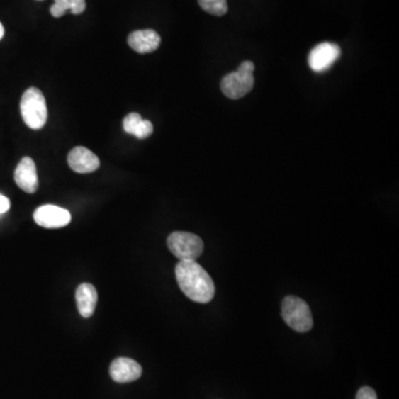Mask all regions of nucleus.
Segmentation results:
<instances>
[{
    "instance_id": "5",
    "label": "nucleus",
    "mask_w": 399,
    "mask_h": 399,
    "mask_svg": "<svg viewBox=\"0 0 399 399\" xmlns=\"http://www.w3.org/2000/svg\"><path fill=\"white\" fill-rule=\"evenodd\" d=\"M168 247L180 261H196L203 252L204 245L198 235L189 232H173L168 237Z\"/></svg>"
},
{
    "instance_id": "9",
    "label": "nucleus",
    "mask_w": 399,
    "mask_h": 399,
    "mask_svg": "<svg viewBox=\"0 0 399 399\" xmlns=\"http://www.w3.org/2000/svg\"><path fill=\"white\" fill-rule=\"evenodd\" d=\"M141 375H142V367L140 366V364L125 357L115 359L110 366V376L120 384L137 381L140 378Z\"/></svg>"
},
{
    "instance_id": "18",
    "label": "nucleus",
    "mask_w": 399,
    "mask_h": 399,
    "mask_svg": "<svg viewBox=\"0 0 399 399\" xmlns=\"http://www.w3.org/2000/svg\"><path fill=\"white\" fill-rule=\"evenodd\" d=\"M4 35H5V29H4V26L0 23V40L3 39Z\"/></svg>"
},
{
    "instance_id": "11",
    "label": "nucleus",
    "mask_w": 399,
    "mask_h": 399,
    "mask_svg": "<svg viewBox=\"0 0 399 399\" xmlns=\"http://www.w3.org/2000/svg\"><path fill=\"white\" fill-rule=\"evenodd\" d=\"M128 43L137 54H150L159 48L161 38L157 31L145 29L130 33Z\"/></svg>"
},
{
    "instance_id": "6",
    "label": "nucleus",
    "mask_w": 399,
    "mask_h": 399,
    "mask_svg": "<svg viewBox=\"0 0 399 399\" xmlns=\"http://www.w3.org/2000/svg\"><path fill=\"white\" fill-rule=\"evenodd\" d=\"M341 56V48L332 43H322L314 47L308 56V66L314 72H325Z\"/></svg>"
},
{
    "instance_id": "7",
    "label": "nucleus",
    "mask_w": 399,
    "mask_h": 399,
    "mask_svg": "<svg viewBox=\"0 0 399 399\" xmlns=\"http://www.w3.org/2000/svg\"><path fill=\"white\" fill-rule=\"evenodd\" d=\"M33 220L38 225L46 229H60L70 223L72 214L68 210L47 204L40 206L35 211Z\"/></svg>"
},
{
    "instance_id": "14",
    "label": "nucleus",
    "mask_w": 399,
    "mask_h": 399,
    "mask_svg": "<svg viewBox=\"0 0 399 399\" xmlns=\"http://www.w3.org/2000/svg\"><path fill=\"white\" fill-rule=\"evenodd\" d=\"M86 11V0H55L50 7V13L55 18H60L67 11L80 15Z\"/></svg>"
},
{
    "instance_id": "2",
    "label": "nucleus",
    "mask_w": 399,
    "mask_h": 399,
    "mask_svg": "<svg viewBox=\"0 0 399 399\" xmlns=\"http://www.w3.org/2000/svg\"><path fill=\"white\" fill-rule=\"evenodd\" d=\"M255 66L252 62H242L237 72L223 77L221 90L225 97L232 100L241 99L249 94L254 86Z\"/></svg>"
},
{
    "instance_id": "3",
    "label": "nucleus",
    "mask_w": 399,
    "mask_h": 399,
    "mask_svg": "<svg viewBox=\"0 0 399 399\" xmlns=\"http://www.w3.org/2000/svg\"><path fill=\"white\" fill-rule=\"evenodd\" d=\"M21 117L30 129L39 130L48 119L46 99L38 88H29L23 94L21 101Z\"/></svg>"
},
{
    "instance_id": "1",
    "label": "nucleus",
    "mask_w": 399,
    "mask_h": 399,
    "mask_svg": "<svg viewBox=\"0 0 399 399\" xmlns=\"http://www.w3.org/2000/svg\"><path fill=\"white\" fill-rule=\"evenodd\" d=\"M179 288L193 302H211L215 294V285L209 273L196 261H180L176 266Z\"/></svg>"
},
{
    "instance_id": "15",
    "label": "nucleus",
    "mask_w": 399,
    "mask_h": 399,
    "mask_svg": "<svg viewBox=\"0 0 399 399\" xmlns=\"http://www.w3.org/2000/svg\"><path fill=\"white\" fill-rule=\"evenodd\" d=\"M198 5L208 13L213 16H223L229 11L227 0H198Z\"/></svg>"
},
{
    "instance_id": "17",
    "label": "nucleus",
    "mask_w": 399,
    "mask_h": 399,
    "mask_svg": "<svg viewBox=\"0 0 399 399\" xmlns=\"http://www.w3.org/2000/svg\"><path fill=\"white\" fill-rule=\"evenodd\" d=\"M11 209V201L3 194H0V215H3Z\"/></svg>"
},
{
    "instance_id": "4",
    "label": "nucleus",
    "mask_w": 399,
    "mask_h": 399,
    "mask_svg": "<svg viewBox=\"0 0 399 399\" xmlns=\"http://www.w3.org/2000/svg\"><path fill=\"white\" fill-rule=\"evenodd\" d=\"M282 317L294 331L306 333L313 327L310 306L298 296H286L282 302Z\"/></svg>"
},
{
    "instance_id": "8",
    "label": "nucleus",
    "mask_w": 399,
    "mask_h": 399,
    "mask_svg": "<svg viewBox=\"0 0 399 399\" xmlns=\"http://www.w3.org/2000/svg\"><path fill=\"white\" fill-rule=\"evenodd\" d=\"M15 182L26 193H35L39 186L36 164L33 159L25 157L15 170Z\"/></svg>"
},
{
    "instance_id": "16",
    "label": "nucleus",
    "mask_w": 399,
    "mask_h": 399,
    "mask_svg": "<svg viewBox=\"0 0 399 399\" xmlns=\"http://www.w3.org/2000/svg\"><path fill=\"white\" fill-rule=\"evenodd\" d=\"M356 399H377V395L371 387H363L357 392Z\"/></svg>"
},
{
    "instance_id": "10",
    "label": "nucleus",
    "mask_w": 399,
    "mask_h": 399,
    "mask_svg": "<svg viewBox=\"0 0 399 399\" xmlns=\"http://www.w3.org/2000/svg\"><path fill=\"white\" fill-rule=\"evenodd\" d=\"M68 164L77 173H91L100 167V160L89 149L76 147L68 154Z\"/></svg>"
},
{
    "instance_id": "13",
    "label": "nucleus",
    "mask_w": 399,
    "mask_h": 399,
    "mask_svg": "<svg viewBox=\"0 0 399 399\" xmlns=\"http://www.w3.org/2000/svg\"><path fill=\"white\" fill-rule=\"evenodd\" d=\"M123 129L125 133L143 140L153 133V125L149 120H143L139 113L133 112L123 119Z\"/></svg>"
},
{
    "instance_id": "12",
    "label": "nucleus",
    "mask_w": 399,
    "mask_h": 399,
    "mask_svg": "<svg viewBox=\"0 0 399 399\" xmlns=\"http://www.w3.org/2000/svg\"><path fill=\"white\" fill-rule=\"evenodd\" d=\"M76 302L80 315L84 318L91 317L98 302V293L94 285L89 283L80 284L76 291Z\"/></svg>"
}]
</instances>
